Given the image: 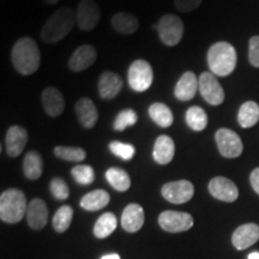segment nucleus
Listing matches in <instances>:
<instances>
[{
	"mask_svg": "<svg viewBox=\"0 0 259 259\" xmlns=\"http://www.w3.org/2000/svg\"><path fill=\"white\" fill-rule=\"evenodd\" d=\"M76 25V12L69 6L58 9L50 16L40 31V38L45 44H58L72 31Z\"/></svg>",
	"mask_w": 259,
	"mask_h": 259,
	"instance_id": "f257e3e1",
	"label": "nucleus"
},
{
	"mask_svg": "<svg viewBox=\"0 0 259 259\" xmlns=\"http://www.w3.org/2000/svg\"><path fill=\"white\" fill-rule=\"evenodd\" d=\"M12 65L23 76H30L38 70L41 52L37 44L29 36H23L15 42L11 51Z\"/></svg>",
	"mask_w": 259,
	"mask_h": 259,
	"instance_id": "f03ea898",
	"label": "nucleus"
},
{
	"mask_svg": "<svg viewBox=\"0 0 259 259\" xmlns=\"http://www.w3.org/2000/svg\"><path fill=\"white\" fill-rule=\"evenodd\" d=\"M238 54L233 45L221 41L213 44L208 51V65L216 77H226L233 73L236 67Z\"/></svg>",
	"mask_w": 259,
	"mask_h": 259,
	"instance_id": "7ed1b4c3",
	"label": "nucleus"
},
{
	"mask_svg": "<svg viewBox=\"0 0 259 259\" xmlns=\"http://www.w3.org/2000/svg\"><path fill=\"white\" fill-rule=\"evenodd\" d=\"M28 204L23 191L5 190L0 196V220L6 223H18L27 213Z\"/></svg>",
	"mask_w": 259,
	"mask_h": 259,
	"instance_id": "20e7f679",
	"label": "nucleus"
},
{
	"mask_svg": "<svg viewBox=\"0 0 259 259\" xmlns=\"http://www.w3.org/2000/svg\"><path fill=\"white\" fill-rule=\"evenodd\" d=\"M161 41L168 47H174L183 40L185 32V24L179 16L174 14H166L160 18L155 25Z\"/></svg>",
	"mask_w": 259,
	"mask_h": 259,
	"instance_id": "39448f33",
	"label": "nucleus"
},
{
	"mask_svg": "<svg viewBox=\"0 0 259 259\" xmlns=\"http://www.w3.org/2000/svg\"><path fill=\"white\" fill-rule=\"evenodd\" d=\"M128 85L136 93H144L150 89L154 80L151 65L147 60L137 59L130 65L127 72Z\"/></svg>",
	"mask_w": 259,
	"mask_h": 259,
	"instance_id": "423d86ee",
	"label": "nucleus"
},
{
	"mask_svg": "<svg viewBox=\"0 0 259 259\" xmlns=\"http://www.w3.org/2000/svg\"><path fill=\"white\" fill-rule=\"evenodd\" d=\"M101 21V10L95 0H80L76 10V25L79 30L92 31Z\"/></svg>",
	"mask_w": 259,
	"mask_h": 259,
	"instance_id": "0eeeda50",
	"label": "nucleus"
},
{
	"mask_svg": "<svg viewBox=\"0 0 259 259\" xmlns=\"http://www.w3.org/2000/svg\"><path fill=\"white\" fill-rule=\"evenodd\" d=\"M216 144H218L220 154L226 158H236L242 154L244 144L241 138L233 130L222 127L215 134Z\"/></svg>",
	"mask_w": 259,
	"mask_h": 259,
	"instance_id": "6e6552de",
	"label": "nucleus"
},
{
	"mask_svg": "<svg viewBox=\"0 0 259 259\" xmlns=\"http://www.w3.org/2000/svg\"><path fill=\"white\" fill-rule=\"evenodd\" d=\"M194 220L189 212L166 210L158 216V225L164 232L183 233L190 231L193 227Z\"/></svg>",
	"mask_w": 259,
	"mask_h": 259,
	"instance_id": "1a4fd4ad",
	"label": "nucleus"
},
{
	"mask_svg": "<svg viewBox=\"0 0 259 259\" xmlns=\"http://www.w3.org/2000/svg\"><path fill=\"white\" fill-rule=\"evenodd\" d=\"M200 95L209 105L220 106L225 101V90L212 72H203L198 78Z\"/></svg>",
	"mask_w": 259,
	"mask_h": 259,
	"instance_id": "9d476101",
	"label": "nucleus"
},
{
	"mask_svg": "<svg viewBox=\"0 0 259 259\" xmlns=\"http://www.w3.org/2000/svg\"><path fill=\"white\" fill-rule=\"evenodd\" d=\"M162 197L173 204H184L190 202L194 194V186L189 180L169 181L161 189Z\"/></svg>",
	"mask_w": 259,
	"mask_h": 259,
	"instance_id": "9b49d317",
	"label": "nucleus"
},
{
	"mask_svg": "<svg viewBox=\"0 0 259 259\" xmlns=\"http://www.w3.org/2000/svg\"><path fill=\"white\" fill-rule=\"evenodd\" d=\"M209 192L213 198L227 203L235 202L239 197L238 186L225 177L212 178L209 183Z\"/></svg>",
	"mask_w": 259,
	"mask_h": 259,
	"instance_id": "f8f14e48",
	"label": "nucleus"
},
{
	"mask_svg": "<svg viewBox=\"0 0 259 259\" xmlns=\"http://www.w3.org/2000/svg\"><path fill=\"white\" fill-rule=\"evenodd\" d=\"M28 143V131L19 125L10 126L5 136L6 153L10 157H17L23 153Z\"/></svg>",
	"mask_w": 259,
	"mask_h": 259,
	"instance_id": "ddd939ff",
	"label": "nucleus"
},
{
	"mask_svg": "<svg viewBox=\"0 0 259 259\" xmlns=\"http://www.w3.org/2000/svg\"><path fill=\"white\" fill-rule=\"evenodd\" d=\"M97 59V51L93 45H82L69 59V67L73 72H82L93 66Z\"/></svg>",
	"mask_w": 259,
	"mask_h": 259,
	"instance_id": "4468645a",
	"label": "nucleus"
},
{
	"mask_svg": "<svg viewBox=\"0 0 259 259\" xmlns=\"http://www.w3.org/2000/svg\"><path fill=\"white\" fill-rule=\"evenodd\" d=\"M41 102L46 114L52 118H58L65 111L64 95L56 87H48L42 92Z\"/></svg>",
	"mask_w": 259,
	"mask_h": 259,
	"instance_id": "2eb2a0df",
	"label": "nucleus"
},
{
	"mask_svg": "<svg viewBox=\"0 0 259 259\" xmlns=\"http://www.w3.org/2000/svg\"><path fill=\"white\" fill-rule=\"evenodd\" d=\"M97 89H99V95L102 100L109 101V100L115 99L122 89L121 77L113 71H105L100 76Z\"/></svg>",
	"mask_w": 259,
	"mask_h": 259,
	"instance_id": "dca6fc26",
	"label": "nucleus"
},
{
	"mask_svg": "<svg viewBox=\"0 0 259 259\" xmlns=\"http://www.w3.org/2000/svg\"><path fill=\"white\" fill-rule=\"evenodd\" d=\"M259 240V226L257 223H246L235 229L232 236L233 246L242 251L251 247Z\"/></svg>",
	"mask_w": 259,
	"mask_h": 259,
	"instance_id": "f3484780",
	"label": "nucleus"
},
{
	"mask_svg": "<svg viewBox=\"0 0 259 259\" xmlns=\"http://www.w3.org/2000/svg\"><path fill=\"white\" fill-rule=\"evenodd\" d=\"M74 111H76L79 124L84 128L92 130L95 127L96 122L99 120V111H97V107L93 102V100L88 99V97L79 99L74 106Z\"/></svg>",
	"mask_w": 259,
	"mask_h": 259,
	"instance_id": "a211bd4d",
	"label": "nucleus"
},
{
	"mask_svg": "<svg viewBox=\"0 0 259 259\" xmlns=\"http://www.w3.org/2000/svg\"><path fill=\"white\" fill-rule=\"evenodd\" d=\"M197 90H199V84L197 76L192 71H186L181 77L174 88V96L181 102H186L196 96Z\"/></svg>",
	"mask_w": 259,
	"mask_h": 259,
	"instance_id": "6ab92c4d",
	"label": "nucleus"
},
{
	"mask_svg": "<svg viewBox=\"0 0 259 259\" xmlns=\"http://www.w3.org/2000/svg\"><path fill=\"white\" fill-rule=\"evenodd\" d=\"M27 221L29 227L34 231H40L47 225L48 208L41 198H34L28 204Z\"/></svg>",
	"mask_w": 259,
	"mask_h": 259,
	"instance_id": "aec40b11",
	"label": "nucleus"
},
{
	"mask_svg": "<svg viewBox=\"0 0 259 259\" xmlns=\"http://www.w3.org/2000/svg\"><path fill=\"white\" fill-rule=\"evenodd\" d=\"M144 210L137 203H131L124 209L121 215V226L126 232L136 233L144 225Z\"/></svg>",
	"mask_w": 259,
	"mask_h": 259,
	"instance_id": "412c9836",
	"label": "nucleus"
},
{
	"mask_svg": "<svg viewBox=\"0 0 259 259\" xmlns=\"http://www.w3.org/2000/svg\"><path fill=\"white\" fill-rule=\"evenodd\" d=\"M176 155V143L173 138L167 135L158 136L155 141L154 149H153V157L156 163L164 164L170 163L171 160Z\"/></svg>",
	"mask_w": 259,
	"mask_h": 259,
	"instance_id": "4be33fe9",
	"label": "nucleus"
},
{
	"mask_svg": "<svg viewBox=\"0 0 259 259\" xmlns=\"http://www.w3.org/2000/svg\"><path fill=\"white\" fill-rule=\"evenodd\" d=\"M111 24L116 32L122 35L135 34L139 28V21L134 14L126 11L116 12L113 15Z\"/></svg>",
	"mask_w": 259,
	"mask_h": 259,
	"instance_id": "5701e85b",
	"label": "nucleus"
},
{
	"mask_svg": "<svg viewBox=\"0 0 259 259\" xmlns=\"http://www.w3.org/2000/svg\"><path fill=\"white\" fill-rule=\"evenodd\" d=\"M111 197L105 190H94L82 197L79 205L87 211H97L108 205Z\"/></svg>",
	"mask_w": 259,
	"mask_h": 259,
	"instance_id": "b1692460",
	"label": "nucleus"
},
{
	"mask_svg": "<svg viewBox=\"0 0 259 259\" xmlns=\"http://www.w3.org/2000/svg\"><path fill=\"white\" fill-rule=\"evenodd\" d=\"M44 171V160L37 151L31 150L25 154L23 160V173L29 180H37Z\"/></svg>",
	"mask_w": 259,
	"mask_h": 259,
	"instance_id": "393cba45",
	"label": "nucleus"
},
{
	"mask_svg": "<svg viewBox=\"0 0 259 259\" xmlns=\"http://www.w3.org/2000/svg\"><path fill=\"white\" fill-rule=\"evenodd\" d=\"M151 120L160 127L167 128L173 125L174 115L171 109L162 102H154L148 109Z\"/></svg>",
	"mask_w": 259,
	"mask_h": 259,
	"instance_id": "a878e982",
	"label": "nucleus"
},
{
	"mask_svg": "<svg viewBox=\"0 0 259 259\" xmlns=\"http://www.w3.org/2000/svg\"><path fill=\"white\" fill-rule=\"evenodd\" d=\"M259 121V105L254 101L242 103L238 113V122L242 128H250Z\"/></svg>",
	"mask_w": 259,
	"mask_h": 259,
	"instance_id": "bb28decb",
	"label": "nucleus"
},
{
	"mask_svg": "<svg viewBox=\"0 0 259 259\" xmlns=\"http://www.w3.org/2000/svg\"><path fill=\"white\" fill-rule=\"evenodd\" d=\"M106 179L109 185L119 192H125L131 187V178H130L127 171L121 169V168H108L106 171Z\"/></svg>",
	"mask_w": 259,
	"mask_h": 259,
	"instance_id": "cd10ccee",
	"label": "nucleus"
},
{
	"mask_svg": "<svg viewBox=\"0 0 259 259\" xmlns=\"http://www.w3.org/2000/svg\"><path fill=\"white\" fill-rule=\"evenodd\" d=\"M185 120L192 131L202 132L208 126V114L202 107L192 106L186 111Z\"/></svg>",
	"mask_w": 259,
	"mask_h": 259,
	"instance_id": "c85d7f7f",
	"label": "nucleus"
},
{
	"mask_svg": "<svg viewBox=\"0 0 259 259\" xmlns=\"http://www.w3.org/2000/svg\"><path fill=\"white\" fill-rule=\"evenodd\" d=\"M118 220L113 212H105L100 216L94 226V235L97 239H106L116 229Z\"/></svg>",
	"mask_w": 259,
	"mask_h": 259,
	"instance_id": "c756f323",
	"label": "nucleus"
},
{
	"mask_svg": "<svg viewBox=\"0 0 259 259\" xmlns=\"http://www.w3.org/2000/svg\"><path fill=\"white\" fill-rule=\"evenodd\" d=\"M73 209L70 205H63L57 210L52 220V226L58 233H64L69 229L72 222Z\"/></svg>",
	"mask_w": 259,
	"mask_h": 259,
	"instance_id": "7c9ffc66",
	"label": "nucleus"
},
{
	"mask_svg": "<svg viewBox=\"0 0 259 259\" xmlns=\"http://www.w3.org/2000/svg\"><path fill=\"white\" fill-rule=\"evenodd\" d=\"M54 155L60 160L69 162H82L87 157V153L83 148L65 145H58L54 148Z\"/></svg>",
	"mask_w": 259,
	"mask_h": 259,
	"instance_id": "2f4dec72",
	"label": "nucleus"
},
{
	"mask_svg": "<svg viewBox=\"0 0 259 259\" xmlns=\"http://www.w3.org/2000/svg\"><path fill=\"white\" fill-rule=\"evenodd\" d=\"M137 121L138 115L135 109H124V111L119 112L118 115L115 116L114 122H113V128H114V131L122 132L127 127H130V126L136 125Z\"/></svg>",
	"mask_w": 259,
	"mask_h": 259,
	"instance_id": "473e14b6",
	"label": "nucleus"
},
{
	"mask_svg": "<svg viewBox=\"0 0 259 259\" xmlns=\"http://www.w3.org/2000/svg\"><path fill=\"white\" fill-rule=\"evenodd\" d=\"M71 176L79 185H90L95 180L94 168L89 164H77L71 169Z\"/></svg>",
	"mask_w": 259,
	"mask_h": 259,
	"instance_id": "72a5a7b5",
	"label": "nucleus"
},
{
	"mask_svg": "<svg viewBox=\"0 0 259 259\" xmlns=\"http://www.w3.org/2000/svg\"><path fill=\"white\" fill-rule=\"evenodd\" d=\"M109 150L112 151L115 156L124 161H130L132 160L136 154V148L132 144L124 143V142L120 141H113L108 145Z\"/></svg>",
	"mask_w": 259,
	"mask_h": 259,
	"instance_id": "f704fd0d",
	"label": "nucleus"
},
{
	"mask_svg": "<svg viewBox=\"0 0 259 259\" xmlns=\"http://www.w3.org/2000/svg\"><path fill=\"white\" fill-rule=\"evenodd\" d=\"M50 190L52 196L58 200H65L69 198L70 189L69 185L65 183L64 179L61 178H53L50 183Z\"/></svg>",
	"mask_w": 259,
	"mask_h": 259,
	"instance_id": "c9c22d12",
	"label": "nucleus"
},
{
	"mask_svg": "<svg viewBox=\"0 0 259 259\" xmlns=\"http://www.w3.org/2000/svg\"><path fill=\"white\" fill-rule=\"evenodd\" d=\"M248 60L252 66L259 67V36H253L248 42Z\"/></svg>",
	"mask_w": 259,
	"mask_h": 259,
	"instance_id": "e433bc0d",
	"label": "nucleus"
},
{
	"mask_svg": "<svg viewBox=\"0 0 259 259\" xmlns=\"http://www.w3.org/2000/svg\"><path fill=\"white\" fill-rule=\"evenodd\" d=\"M203 0H174V6L178 11L187 14L198 9Z\"/></svg>",
	"mask_w": 259,
	"mask_h": 259,
	"instance_id": "4c0bfd02",
	"label": "nucleus"
},
{
	"mask_svg": "<svg viewBox=\"0 0 259 259\" xmlns=\"http://www.w3.org/2000/svg\"><path fill=\"white\" fill-rule=\"evenodd\" d=\"M250 181H251L252 189L254 190L255 193L259 194V167L252 170L250 176Z\"/></svg>",
	"mask_w": 259,
	"mask_h": 259,
	"instance_id": "58836bf2",
	"label": "nucleus"
},
{
	"mask_svg": "<svg viewBox=\"0 0 259 259\" xmlns=\"http://www.w3.org/2000/svg\"><path fill=\"white\" fill-rule=\"evenodd\" d=\"M101 259H120V255L116 254V253H113V254H107V255H103Z\"/></svg>",
	"mask_w": 259,
	"mask_h": 259,
	"instance_id": "ea45409f",
	"label": "nucleus"
},
{
	"mask_svg": "<svg viewBox=\"0 0 259 259\" xmlns=\"http://www.w3.org/2000/svg\"><path fill=\"white\" fill-rule=\"evenodd\" d=\"M248 259H259V252H252L248 254Z\"/></svg>",
	"mask_w": 259,
	"mask_h": 259,
	"instance_id": "a19ab883",
	"label": "nucleus"
},
{
	"mask_svg": "<svg viewBox=\"0 0 259 259\" xmlns=\"http://www.w3.org/2000/svg\"><path fill=\"white\" fill-rule=\"evenodd\" d=\"M44 2L46 3L47 5H56L60 2V0H44Z\"/></svg>",
	"mask_w": 259,
	"mask_h": 259,
	"instance_id": "79ce46f5",
	"label": "nucleus"
}]
</instances>
